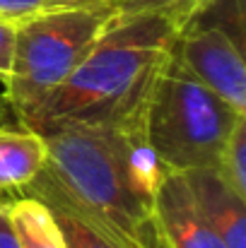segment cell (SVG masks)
Returning <instances> with one entry per match:
<instances>
[{
    "label": "cell",
    "mask_w": 246,
    "mask_h": 248,
    "mask_svg": "<svg viewBox=\"0 0 246 248\" xmlns=\"http://www.w3.org/2000/svg\"><path fill=\"white\" fill-rule=\"evenodd\" d=\"M179 34L160 15H114L70 78L19 125L39 135L61 125H143L152 82Z\"/></svg>",
    "instance_id": "obj_1"
},
{
    "label": "cell",
    "mask_w": 246,
    "mask_h": 248,
    "mask_svg": "<svg viewBox=\"0 0 246 248\" xmlns=\"http://www.w3.org/2000/svg\"><path fill=\"white\" fill-rule=\"evenodd\" d=\"M133 128L101 123L44 133L46 164L32 183L56 193L126 248H150L160 227L155 207L135 193L128 176L126 152Z\"/></svg>",
    "instance_id": "obj_2"
},
{
    "label": "cell",
    "mask_w": 246,
    "mask_h": 248,
    "mask_svg": "<svg viewBox=\"0 0 246 248\" xmlns=\"http://www.w3.org/2000/svg\"><path fill=\"white\" fill-rule=\"evenodd\" d=\"M246 113L208 89L171 51L143 113V130L166 171H217L227 140Z\"/></svg>",
    "instance_id": "obj_3"
},
{
    "label": "cell",
    "mask_w": 246,
    "mask_h": 248,
    "mask_svg": "<svg viewBox=\"0 0 246 248\" xmlns=\"http://www.w3.org/2000/svg\"><path fill=\"white\" fill-rule=\"evenodd\" d=\"M109 7H61L32 15L15 27V51L5 99L22 123L44 104L109 27Z\"/></svg>",
    "instance_id": "obj_4"
},
{
    "label": "cell",
    "mask_w": 246,
    "mask_h": 248,
    "mask_svg": "<svg viewBox=\"0 0 246 248\" xmlns=\"http://www.w3.org/2000/svg\"><path fill=\"white\" fill-rule=\"evenodd\" d=\"M174 51L208 89L237 113H246V65L237 36L222 27L193 22L179 34Z\"/></svg>",
    "instance_id": "obj_5"
},
{
    "label": "cell",
    "mask_w": 246,
    "mask_h": 248,
    "mask_svg": "<svg viewBox=\"0 0 246 248\" xmlns=\"http://www.w3.org/2000/svg\"><path fill=\"white\" fill-rule=\"evenodd\" d=\"M155 219L169 248H225L203 217L183 173H164L155 198Z\"/></svg>",
    "instance_id": "obj_6"
},
{
    "label": "cell",
    "mask_w": 246,
    "mask_h": 248,
    "mask_svg": "<svg viewBox=\"0 0 246 248\" xmlns=\"http://www.w3.org/2000/svg\"><path fill=\"white\" fill-rule=\"evenodd\" d=\"M186 183L225 248H246V198L217 171H188Z\"/></svg>",
    "instance_id": "obj_7"
},
{
    "label": "cell",
    "mask_w": 246,
    "mask_h": 248,
    "mask_svg": "<svg viewBox=\"0 0 246 248\" xmlns=\"http://www.w3.org/2000/svg\"><path fill=\"white\" fill-rule=\"evenodd\" d=\"M46 164V142L39 133L15 123L0 125V195L24 190Z\"/></svg>",
    "instance_id": "obj_8"
},
{
    "label": "cell",
    "mask_w": 246,
    "mask_h": 248,
    "mask_svg": "<svg viewBox=\"0 0 246 248\" xmlns=\"http://www.w3.org/2000/svg\"><path fill=\"white\" fill-rule=\"evenodd\" d=\"M7 222L19 241V248H66L63 234L51 210L32 195L5 200Z\"/></svg>",
    "instance_id": "obj_9"
},
{
    "label": "cell",
    "mask_w": 246,
    "mask_h": 248,
    "mask_svg": "<svg viewBox=\"0 0 246 248\" xmlns=\"http://www.w3.org/2000/svg\"><path fill=\"white\" fill-rule=\"evenodd\" d=\"M24 190H29L32 198H39L51 210V215L63 234L66 248H126L118 239H114L109 232H104L101 227H97L94 222L82 217L78 210H73L66 200H61L49 188H44L39 183H29Z\"/></svg>",
    "instance_id": "obj_10"
},
{
    "label": "cell",
    "mask_w": 246,
    "mask_h": 248,
    "mask_svg": "<svg viewBox=\"0 0 246 248\" xmlns=\"http://www.w3.org/2000/svg\"><path fill=\"white\" fill-rule=\"evenodd\" d=\"M210 5V0H111L106 7L116 17L131 15H160L174 22L181 31L191 27Z\"/></svg>",
    "instance_id": "obj_11"
},
{
    "label": "cell",
    "mask_w": 246,
    "mask_h": 248,
    "mask_svg": "<svg viewBox=\"0 0 246 248\" xmlns=\"http://www.w3.org/2000/svg\"><path fill=\"white\" fill-rule=\"evenodd\" d=\"M217 173L242 198H246V116L234 125V130L227 140V147L222 152Z\"/></svg>",
    "instance_id": "obj_12"
},
{
    "label": "cell",
    "mask_w": 246,
    "mask_h": 248,
    "mask_svg": "<svg viewBox=\"0 0 246 248\" xmlns=\"http://www.w3.org/2000/svg\"><path fill=\"white\" fill-rule=\"evenodd\" d=\"M61 0H0V19H7L12 24L46 12V10H58Z\"/></svg>",
    "instance_id": "obj_13"
},
{
    "label": "cell",
    "mask_w": 246,
    "mask_h": 248,
    "mask_svg": "<svg viewBox=\"0 0 246 248\" xmlns=\"http://www.w3.org/2000/svg\"><path fill=\"white\" fill-rule=\"evenodd\" d=\"M15 27L7 19H0V84L5 87L10 80L12 68V51H15Z\"/></svg>",
    "instance_id": "obj_14"
},
{
    "label": "cell",
    "mask_w": 246,
    "mask_h": 248,
    "mask_svg": "<svg viewBox=\"0 0 246 248\" xmlns=\"http://www.w3.org/2000/svg\"><path fill=\"white\" fill-rule=\"evenodd\" d=\"M0 248H19V241L7 222V215H5V200L0 198Z\"/></svg>",
    "instance_id": "obj_15"
},
{
    "label": "cell",
    "mask_w": 246,
    "mask_h": 248,
    "mask_svg": "<svg viewBox=\"0 0 246 248\" xmlns=\"http://www.w3.org/2000/svg\"><path fill=\"white\" fill-rule=\"evenodd\" d=\"M111 0H61V7H84V10H94V7H106ZM58 7V10H61Z\"/></svg>",
    "instance_id": "obj_16"
},
{
    "label": "cell",
    "mask_w": 246,
    "mask_h": 248,
    "mask_svg": "<svg viewBox=\"0 0 246 248\" xmlns=\"http://www.w3.org/2000/svg\"><path fill=\"white\" fill-rule=\"evenodd\" d=\"M15 123H17V118H15V113H12L7 99L0 96V125H15Z\"/></svg>",
    "instance_id": "obj_17"
},
{
    "label": "cell",
    "mask_w": 246,
    "mask_h": 248,
    "mask_svg": "<svg viewBox=\"0 0 246 248\" xmlns=\"http://www.w3.org/2000/svg\"><path fill=\"white\" fill-rule=\"evenodd\" d=\"M150 248H169V244H166V239L162 236V232L157 234V241H155V244H152Z\"/></svg>",
    "instance_id": "obj_18"
}]
</instances>
